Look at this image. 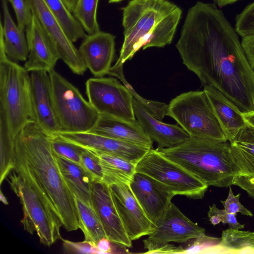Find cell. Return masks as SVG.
<instances>
[{"label":"cell","mask_w":254,"mask_h":254,"mask_svg":"<svg viewBox=\"0 0 254 254\" xmlns=\"http://www.w3.org/2000/svg\"><path fill=\"white\" fill-rule=\"evenodd\" d=\"M240 193L234 195L230 186L228 195L225 200H221L224 209L228 213L236 215L240 213L242 215L250 217L253 216V213L243 205L240 201Z\"/></svg>","instance_id":"cell-38"},{"label":"cell","mask_w":254,"mask_h":254,"mask_svg":"<svg viewBox=\"0 0 254 254\" xmlns=\"http://www.w3.org/2000/svg\"><path fill=\"white\" fill-rule=\"evenodd\" d=\"M100 159L103 177L108 186L118 184H129L136 173V165L123 158L94 151Z\"/></svg>","instance_id":"cell-26"},{"label":"cell","mask_w":254,"mask_h":254,"mask_svg":"<svg viewBox=\"0 0 254 254\" xmlns=\"http://www.w3.org/2000/svg\"><path fill=\"white\" fill-rule=\"evenodd\" d=\"M88 132L152 148L153 141L144 131L137 120L130 122L106 115H99L95 125Z\"/></svg>","instance_id":"cell-21"},{"label":"cell","mask_w":254,"mask_h":254,"mask_svg":"<svg viewBox=\"0 0 254 254\" xmlns=\"http://www.w3.org/2000/svg\"><path fill=\"white\" fill-rule=\"evenodd\" d=\"M221 238L204 235L195 239L193 243L184 249L183 254L224 253L225 250L220 246Z\"/></svg>","instance_id":"cell-33"},{"label":"cell","mask_w":254,"mask_h":254,"mask_svg":"<svg viewBox=\"0 0 254 254\" xmlns=\"http://www.w3.org/2000/svg\"><path fill=\"white\" fill-rule=\"evenodd\" d=\"M99 0H78L72 14L88 34L100 31L97 19Z\"/></svg>","instance_id":"cell-30"},{"label":"cell","mask_w":254,"mask_h":254,"mask_svg":"<svg viewBox=\"0 0 254 254\" xmlns=\"http://www.w3.org/2000/svg\"><path fill=\"white\" fill-rule=\"evenodd\" d=\"M207 214L210 222L213 225L222 222L227 224L229 228L232 229L241 230L244 228L245 225L238 222L236 215L228 213L224 209H218L215 204L209 206Z\"/></svg>","instance_id":"cell-36"},{"label":"cell","mask_w":254,"mask_h":254,"mask_svg":"<svg viewBox=\"0 0 254 254\" xmlns=\"http://www.w3.org/2000/svg\"><path fill=\"white\" fill-rule=\"evenodd\" d=\"M229 141L238 175L254 178V127L246 123Z\"/></svg>","instance_id":"cell-25"},{"label":"cell","mask_w":254,"mask_h":254,"mask_svg":"<svg viewBox=\"0 0 254 254\" xmlns=\"http://www.w3.org/2000/svg\"><path fill=\"white\" fill-rule=\"evenodd\" d=\"M14 10L17 26L24 30L30 22L33 12L25 0H8Z\"/></svg>","instance_id":"cell-37"},{"label":"cell","mask_w":254,"mask_h":254,"mask_svg":"<svg viewBox=\"0 0 254 254\" xmlns=\"http://www.w3.org/2000/svg\"><path fill=\"white\" fill-rule=\"evenodd\" d=\"M123 0H109V3L118 2Z\"/></svg>","instance_id":"cell-48"},{"label":"cell","mask_w":254,"mask_h":254,"mask_svg":"<svg viewBox=\"0 0 254 254\" xmlns=\"http://www.w3.org/2000/svg\"><path fill=\"white\" fill-rule=\"evenodd\" d=\"M29 55L24 64L28 72L54 69L60 57L53 39L33 12L30 22L26 28Z\"/></svg>","instance_id":"cell-15"},{"label":"cell","mask_w":254,"mask_h":254,"mask_svg":"<svg viewBox=\"0 0 254 254\" xmlns=\"http://www.w3.org/2000/svg\"><path fill=\"white\" fill-rule=\"evenodd\" d=\"M30 78L34 122L49 135L58 134L61 129L53 106L49 74L44 71H31Z\"/></svg>","instance_id":"cell-17"},{"label":"cell","mask_w":254,"mask_h":254,"mask_svg":"<svg viewBox=\"0 0 254 254\" xmlns=\"http://www.w3.org/2000/svg\"><path fill=\"white\" fill-rule=\"evenodd\" d=\"M204 235L205 229L191 221L172 202L154 230L143 241L144 248L147 251L145 254H151L170 242L186 243Z\"/></svg>","instance_id":"cell-11"},{"label":"cell","mask_w":254,"mask_h":254,"mask_svg":"<svg viewBox=\"0 0 254 254\" xmlns=\"http://www.w3.org/2000/svg\"><path fill=\"white\" fill-rule=\"evenodd\" d=\"M235 30L241 37L254 34V1L236 17Z\"/></svg>","instance_id":"cell-35"},{"label":"cell","mask_w":254,"mask_h":254,"mask_svg":"<svg viewBox=\"0 0 254 254\" xmlns=\"http://www.w3.org/2000/svg\"><path fill=\"white\" fill-rule=\"evenodd\" d=\"M157 149L208 187H229L239 174L228 140L190 136L174 146Z\"/></svg>","instance_id":"cell-5"},{"label":"cell","mask_w":254,"mask_h":254,"mask_svg":"<svg viewBox=\"0 0 254 254\" xmlns=\"http://www.w3.org/2000/svg\"><path fill=\"white\" fill-rule=\"evenodd\" d=\"M220 246L226 253H254V232L229 228L223 231Z\"/></svg>","instance_id":"cell-29"},{"label":"cell","mask_w":254,"mask_h":254,"mask_svg":"<svg viewBox=\"0 0 254 254\" xmlns=\"http://www.w3.org/2000/svg\"><path fill=\"white\" fill-rule=\"evenodd\" d=\"M136 172L148 175L167 187L176 195L202 199L208 186L180 165L150 149L136 165Z\"/></svg>","instance_id":"cell-9"},{"label":"cell","mask_w":254,"mask_h":254,"mask_svg":"<svg viewBox=\"0 0 254 254\" xmlns=\"http://www.w3.org/2000/svg\"><path fill=\"white\" fill-rule=\"evenodd\" d=\"M25 180L60 219L67 231L79 229L75 197L60 172L50 136L34 121L17 135L10 154L7 173Z\"/></svg>","instance_id":"cell-2"},{"label":"cell","mask_w":254,"mask_h":254,"mask_svg":"<svg viewBox=\"0 0 254 254\" xmlns=\"http://www.w3.org/2000/svg\"><path fill=\"white\" fill-rule=\"evenodd\" d=\"M0 201L2 202L4 204L7 205L8 204V201L6 198L3 195L2 191L0 190Z\"/></svg>","instance_id":"cell-47"},{"label":"cell","mask_w":254,"mask_h":254,"mask_svg":"<svg viewBox=\"0 0 254 254\" xmlns=\"http://www.w3.org/2000/svg\"><path fill=\"white\" fill-rule=\"evenodd\" d=\"M63 240L64 251L72 254H98L97 244L84 240L82 242H74L67 240Z\"/></svg>","instance_id":"cell-39"},{"label":"cell","mask_w":254,"mask_h":254,"mask_svg":"<svg viewBox=\"0 0 254 254\" xmlns=\"http://www.w3.org/2000/svg\"><path fill=\"white\" fill-rule=\"evenodd\" d=\"M91 198L92 206L107 238L113 243L125 247H131V241L126 232L115 206L109 187L102 182H94Z\"/></svg>","instance_id":"cell-18"},{"label":"cell","mask_w":254,"mask_h":254,"mask_svg":"<svg viewBox=\"0 0 254 254\" xmlns=\"http://www.w3.org/2000/svg\"><path fill=\"white\" fill-rule=\"evenodd\" d=\"M81 165L91 175L94 182L102 181L103 171L100 159L95 151L84 148L81 156Z\"/></svg>","instance_id":"cell-34"},{"label":"cell","mask_w":254,"mask_h":254,"mask_svg":"<svg viewBox=\"0 0 254 254\" xmlns=\"http://www.w3.org/2000/svg\"><path fill=\"white\" fill-rule=\"evenodd\" d=\"M75 197L79 219V229L84 235V240L96 244L106 237L103 226L93 206Z\"/></svg>","instance_id":"cell-27"},{"label":"cell","mask_w":254,"mask_h":254,"mask_svg":"<svg viewBox=\"0 0 254 254\" xmlns=\"http://www.w3.org/2000/svg\"><path fill=\"white\" fill-rule=\"evenodd\" d=\"M129 185L145 214L156 225L165 216L175 194L162 183L140 173H135Z\"/></svg>","instance_id":"cell-14"},{"label":"cell","mask_w":254,"mask_h":254,"mask_svg":"<svg viewBox=\"0 0 254 254\" xmlns=\"http://www.w3.org/2000/svg\"><path fill=\"white\" fill-rule=\"evenodd\" d=\"M183 64L242 113L254 111V71L238 34L213 3L197 2L188 11L176 44Z\"/></svg>","instance_id":"cell-1"},{"label":"cell","mask_w":254,"mask_h":254,"mask_svg":"<svg viewBox=\"0 0 254 254\" xmlns=\"http://www.w3.org/2000/svg\"><path fill=\"white\" fill-rule=\"evenodd\" d=\"M123 10L124 39L114 68L123 66L141 48L170 44L182 12L168 0H131Z\"/></svg>","instance_id":"cell-3"},{"label":"cell","mask_w":254,"mask_h":254,"mask_svg":"<svg viewBox=\"0 0 254 254\" xmlns=\"http://www.w3.org/2000/svg\"><path fill=\"white\" fill-rule=\"evenodd\" d=\"M112 244V242L106 237L100 240L97 244L99 250L98 254H113Z\"/></svg>","instance_id":"cell-43"},{"label":"cell","mask_w":254,"mask_h":254,"mask_svg":"<svg viewBox=\"0 0 254 254\" xmlns=\"http://www.w3.org/2000/svg\"><path fill=\"white\" fill-rule=\"evenodd\" d=\"M38 17L54 42L60 59L77 75H83L87 69L80 52L67 37L60 22L44 0H25Z\"/></svg>","instance_id":"cell-13"},{"label":"cell","mask_w":254,"mask_h":254,"mask_svg":"<svg viewBox=\"0 0 254 254\" xmlns=\"http://www.w3.org/2000/svg\"><path fill=\"white\" fill-rule=\"evenodd\" d=\"M184 251L182 246L176 247L169 243L155 250L151 254H183Z\"/></svg>","instance_id":"cell-42"},{"label":"cell","mask_w":254,"mask_h":254,"mask_svg":"<svg viewBox=\"0 0 254 254\" xmlns=\"http://www.w3.org/2000/svg\"><path fill=\"white\" fill-rule=\"evenodd\" d=\"M123 69V66L116 68L111 67L108 75L115 76L119 78L138 103L144 107L153 117L162 121L165 116H166L168 105L160 102L147 100L140 96L126 79Z\"/></svg>","instance_id":"cell-31"},{"label":"cell","mask_w":254,"mask_h":254,"mask_svg":"<svg viewBox=\"0 0 254 254\" xmlns=\"http://www.w3.org/2000/svg\"><path fill=\"white\" fill-rule=\"evenodd\" d=\"M7 177L11 190L22 205L21 223L24 230L32 235L36 233L40 242L48 247L61 239L63 224L59 217L20 176L11 171Z\"/></svg>","instance_id":"cell-8"},{"label":"cell","mask_w":254,"mask_h":254,"mask_svg":"<svg viewBox=\"0 0 254 254\" xmlns=\"http://www.w3.org/2000/svg\"><path fill=\"white\" fill-rule=\"evenodd\" d=\"M60 22L69 39L73 43L86 35L80 23L66 7L62 0H44Z\"/></svg>","instance_id":"cell-28"},{"label":"cell","mask_w":254,"mask_h":254,"mask_svg":"<svg viewBox=\"0 0 254 254\" xmlns=\"http://www.w3.org/2000/svg\"><path fill=\"white\" fill-rule=\"evenodd\" d=\"M112 197L126 232L132 241L149 235L156 225L147 217L128 184L109 186Z\"/></svg>","instance_id":"cell-12"},{"label":"cell","mask_w":254,"mask_h":254,"mask_svg":"<svg viewBox=\"0 0 254 254\" xmlns=\"http://www.w3.org/2000/svg\"><path fill=\"white\" fill-rule=\"evenodd\" d=\"M241 44L247 58L254 71V34L243 37Z\"/></svg>","instance_id":"cell-41"},{"label":"cell","mask_w":254,"mask_h":254,"mask_svg":"<svg viewBox=\"0 0 254 254\" xmlns=\"http://www.w3.org/2000/svg\"><path fill=\"white\" fill-rule=\"evenodd\" d=\"M48 73L53 106L61 132L89 131L97 123L99 114L79 90L54 69Z\"/></svg>","instance_id":"cell-7"},{"label":"cell","mask_w":254,"mask_h":254,"mask_svg":"<svg viewBox=\"0 0 254 254\" xmlns=\"http://www.w3.org/2000/svg\"><path fill=\"white\" fill-rule=\"evenodd\" d=\"M8 1V0H1L4 23L0 21V45L10 60L16 63L26 62L29 55L26 36L24 30L19 28L13 21L9 11Z\"/></svg>","instance_id":"cell-23"},{"label":"cell","mask_w":254,"mask_h":254,"mask_svg":"<svg viewBox=\"0 0 254 254\" xmlns=\"http://www.w3.org/2000/svg\"><path fill=\"white\" fill-rule=\"evenodd\" d=\"M68 10L71 13L73 11L78 0H62Z\"/></svg>","instance_id":"cell-45"},{"label":"cell","mask_w":254,"mask_h":254,"mask_svg":"<svg viewBox=\"0 0 254 254\" xmlns=\"http://www.w3.org/2000/svg\"><path fill=\"white\" fill-rule=\"evenodd\" d=\"M56 156L61 175L72 194L92 206L91 190L94 181L91 175L79 164Z\"/></svg>","instance_id":"cell-24"},{"label":"cell","mask_w":254,"mask_h":254,"mask_svg":"<svg viewBox=\"0 0 254 254\" xmlns=\"http://www.w3.org/2000/svg\"><path fill=\"white\" fill-rule=\"evenodd\" d=\"M133 108L137 120L144 131L153 141L157 143L158 148L171 147L190 137L179 126L164 123L153 117L133 97Z\"/></svg>","instance_id":"cell-20"},{"label":"cell","mask_w":254,"mask_h":254,"mask_svg":"<svg viewBox=\"0 0 254 254\" xmlns=\"http://www.w3.org/2000/svg\"><path fill=\"white\" fill-rule=\"evenodd\" d=\"M239 0H214L219 7L232 4Z\"/></svg>","instance_id":"cell-46"},{"label":"cell","mask_w":254,"mask_h":254,"mask_svg":"<svg viewBox=\"0 0 254 254\" xmlns=\"http://www.w3.org/2000/svg\"><path fill=\"white\" fill-rule=\"evenodd\" d=\"M10 60L0 45V168L7 164L14 140L34 121L30 74Z\"/></svg>","instance_id":"cell-4"},{"label":"cell","mask_w":254,"mask_h":254,"mask_svg":"<svg viewBox=\"0 0 254 254\" xmlns=\"http://www.w3.org/2000/svg\"><path fill=\"white\" fill-rule=\"evenodd\" d=\"M115 37L99 31L88 34L78 49L85 65L95 77L108 74L115 55Z\"/></svg>","instance_id":"cell-19"},{"label":"cell","mask_w":254,"mask_h":254,"mask_svg":"<svg viewBox=\"0 0 254 254\" xmlns=\"http://www.w3.org/2000/svg\"><path fill=\"white\" fill-rule=\"evenodd\" d=\"M213 111L228 141L246 124L243 113L221 92L210 85L203 86Z\"/></svg>","instance_id":"cell-22"},{"label":"cell","mask_w":254,"mask_h":254,"mask_svg":"<svg viewBox=\"0 0 254 254\" xmlns=\"http://www.w3.org/2000/svg\"><path fill=\"white\" fill-rule=\"evenodd\" d=\"M49 136L51 147L55 154L81 165L83 147L65 140L58 134Z\"/></svg>","instance_id":"cell-32"},{"label":"cell","mask_w":254,"mask_h":254,"mask_svg":"<svg viewBox=\"0 0 254 254\" xmlns=\"http://www.w3.org/2000/svg\"><path fill=\"white\" fill-rule=\"evenodd\" d=\"M243 116L246 122L254 127V111L243 113Z\"/></svg>","instance_id":"cell-44"},{"label":"cell","mask_w":254,"mask_h":254,"mask_svg":"<svg viewBox=\"0 0 254 254\" xmlns=\"http://www.w3.org/2000/svg\"><path fill=\"white\" fill-rule=\"evenodd\" d=\"M166 116L174 119L190 136L228 140L204 90L183 93L173 99Z\"/></svg>","instance_id":"cell-6"},{"label":"cell","mask_w":254,"mask_h":254,"mask_svg":"<svg viewBox=\"0 0 254 254\" xmlns=\"http://www.w3.org/2000/svg\"><path fill=\"white\" fill-rule=\"evenodd\" d=\"M88 101L99 115L127 121L136 120L133 96L125 85L113 77H94L85 83Z\"/></svg>","instance_id":"cell-10"},{"label":"cell","mask_w":254,"mask_h":254,"mask_svg":"<svg viewBox=\"0 0 254 254\" xmlns=\"http://www.w3.org/2000/svg\"><path fill=\"white\" fill-rule=\"evenodd\" d=\"M84 148L115 155L136 164L151 148L90 132L58 133Z\"/></svg>","instance_id":"cell-16"},{"label":"cell","mask_w":254,"mask_h":254,"mask_svg":"<svg viewBox=\"0 0 254 254\" xmlns=\"http://www.w3.org/2000/svg\"><path fill=\"white\" fill-rule=\"evenodd\" d=\"M233 185L238 186L254 198V178L237 175L233 180Z\"/></svg>","instance_id":"cell-40"}]
</instances>
